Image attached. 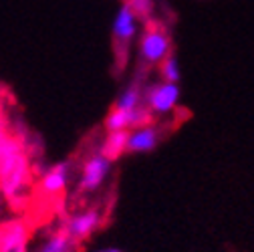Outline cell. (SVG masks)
Returning a JSON list of instances; mask_svg holds the SVG:
<instances>
[{
    "mask_svg": "<svg viewBox=\"0 0 254 252\" xmlns=\"http://www.w3.org/2000/svg\"><path fill=\"white\" fill-rule=\"evenodd\" d=\"M26 129H14L0 139V184H2L4 202L20 212L28 206L35 190V160L26 145Z\"/></svg>",
    "mask_w": 254,
    "mask_h": 252,
    "instance_id": "1",
    "label": "cell"
},
{
    "mask_svg": "<svg viewBox=\"0 0 254 252\" xmlns=\"http://www.w3.org/2000/svg\"><path fill=\"white\" fill-rule=\"evenodd\" d=\"M172 49V35L164 26V22H160L157 18L143 22L141 35L137 37V59L141 69H157L170 55H174Z\"/></svg>",
    "mask_w": 254,
    "mask_h": 252,
    "instance_id": "2",
    "label": "cell"
},
{
    "mask_svg": "<svg viewBox=\"0 0 254 252\" xmlns=\"http://www.w3.org/2000/svg\"><path fill=\"white\" fill-rule=\"evenodd\" d=\"M180 83L153 81L143 87V105L153 113V117H164L178 109L180 103Z\"/></svg>",
    "mask_w": 254,
    "mask_h": 252,
    "instance_id": "3",
    "label": "cell"
},
{
    "mask_svg": "<svg viewBox=\"0 0 254 252\" xmlns=\"http://www.w3.org/2000/svg\"><path fill=\"white\" fill-rule=\"evenodd\" d=\"M113 170V160H109L107 155H103L99 151V147L91 151L85 162L81 164V172H79V184L77 190L81 194H93L97 192L99 188L107 182V178L111 176Z\"/></svg>",
    "mask_w": 254,
    "mask_h": 252,
    "instance_id": "4",
    "label": "cell"
},
{
    "mask_svg": "<svg viewBox=\"0 0 254 252\" xmlns=\"http://www.w3.org/2000/svg\"><path fill=\"white\" fill-rule=\"evenodd\" d=\"M139 22L141 20L135 16V12L125 2H121V6L115 12L113 24H111V35H113V43L117 51L125 53V57H127V51H129L131 43L139 37Z\"/></svg>",
    "mask_w": 254,
    "mask_h": 252,
    "instance_id": "5",
    "label": "cell"
},
{
    "mask_svg": "<svg viewBox=\"0 0 254 252\" xmlns=\"http://www.w3.org/2000/svg\"><path fill=\"white\" fill-rule=\"evenodd\" d=\"M101 224H103V212L99 208H87V210L71 214L65 222H63L61 230L75 244H79V242H85L93 232H97V228Z\"/></svg>",
    "mask_w": 254,
    "mask_h": 252,
    "instance_id": "6",
    "label": "cell"
},
{
    "mask_svg": "<svg viewBox=\"0 0 254 252\" xmlns=\"http://www.w3.org/2000/svg\"><path fill=\"white\" fill-rule=\"evenodd\" d=\"M73 178V164L71 162H59L39 176V192L45 198H59L65 194L69 182Z\"/></svg>",
    "mask_w": 254,
    "mask_h": 252,
    "instance_id": "7",
    "label": "cell"
},
{
    "mask_svg": "<svg viewBox=\"0 0 254 252\" xmlns=\"http://www.w3.org/2000/svg\"><path fill=\"white\" fill-rule=\"evenodd\" d=\"M30 228L22 218L6 220L0 224V252H28Z\"/></svg>",
    "mask_w": 254,
    "mask_h": 252,
    "instance_id": "8",
    "label": "cell"
},
{
    "mask_svg": "<svg viewBox=\"0 0 254 252\" xmlns=\"http://www.w3.org/2000/svg\"><path fill=\"white\" fill-rule=\"evenodd\" d=\"M160 141H162V129L153 123L143 125V127L129 131L125 153H149L160 145Z\"/></svg>",
    "mask_w": 254,
    "mask_h": 252,
    "instance_id": "9",
    "label": "cell"
},
{
    "mask_svg": "<svg viewBox=\"0 0 254 252\" xmlns=\"http://www.w3.org/2000/svg\"><path fill=\"white\" fill-rule=\"evenodd\" d=\"M145 69L139 67L137 75L127 83L121 93H119V97L115 99L113 103V109H119V111H131V109H137L143 105V87H145Z\"/></svg>",
    "mask_w": 254,
    "mask_h": 252,
    "instance_id": "10",
    "label": "cell"
},
{
    "mask_svg": "<svg viewBox=\"0 0 254 252\" xmlns=\"http://www.w3.org/2000/svg\"><path fill=\"white\" fill-rule=\"evenodd\" d=\"M127 135H129V131H107V135L99 145V151L113 162L119 160L127 147Z\"/></svg>",
    "mask_w": 254,
    "mask_h": 252,
    "instance_id": "11",
    "label": "cell"
},
{
    "mask_svg": "<svg viewBox=\"0 0 254 252\" xmlns=\"http://www.w3.org/2000/svg\"><path fill=\"white\" fill-rule=\"evenodd\" d=\"M75 246H77V244L59 228L57 232L49 234V236L43 240V244L37 248V252H73Z\"/></svg>",
    "mask_w": 254,
    "mask_h": 252,
    "instance_id": "12",
    "label": "cell"
},
{
    "mask_svg": "<svg viewBox=\"0 0 254 252\" xmlns=\"http://www.w3.org/2000/svg\"><path fill=\"white\" fill-rule=\"evenodd\" d=\"M157 73H160L162 81L168 83H180L182 81V69H180V61L176 55H170L160 67H157Z\"/></svg>",
    "mask_w": 254,
    "mask_h": 252,
    "instance_id": "13",
    "label": "cell"
},
{
    "mask_svg": "<svg viewBox=\"0 0 254 252\" xmlns=\"http://www.w3.org/2000/svg\"><path fill=\"white\" fill-rule=\"evenodd\" d=\"M123 2L135 12V16L141 20V24L155 18V2L153 0H123Z\"/></svg>",
    "mask_w": 254,
    "mask_h": 252,
    "instance_id": "14",
    "label": "cell"
},
{
    "mask_svg": "<svg viewBox=\"0 0 254 252\" xmlns=\"http://www.w3.org/2000/svg\"><path fill=\"white\" fill-rule=\"evenodd\" d=\"M95 252H121L119 248H99V250H95Z\"/></svg>",
    "mask_w": 254,
    "mask_h": 252,
    "instance_id": "15",
    "label": "cell"
},
{
    "mask_svg": "<svg viewBox=\"0 0 254 252\" xmlns=\"http://www.w3.org/2000/svg\"><path fill=\"white\" fill-rule=\"evenodd\" d=\"M2 202H4V192H2V184H0V208H2Z\"/></svg>",
    "mask_w": 254,
    "mask_h": 252,
    "instance_id": "16",
    "label": "cell"
}]
</instances>
